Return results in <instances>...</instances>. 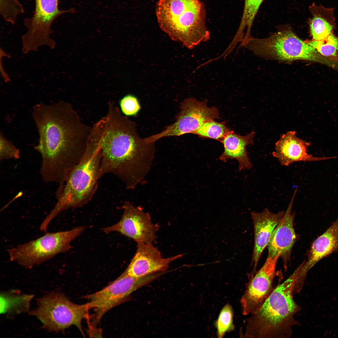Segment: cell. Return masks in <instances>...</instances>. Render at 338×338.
Masks as SVG:
<instances>
[{"label": "cell", "mask_w": 338, "mask_h": 338, "mask_svg": "<svg viewBox=\"0 0 338 338\" xmlns=\"http://www.w3.org/2000/svg\"><path fill=\"white\" fill-rule=\"evenodd\" d=\"M84 226L70 230L47 233L36 239L8 249L10 260L27 269L40 264L57 254L66 252L72 247L71 242L85 229Z\"/></svg>", "instance_id": "cell-7"}, {"label": "cell", "mask_w": 338, "mask_h": 338, "mask_svg": "<svg viewBox=\"0 0 338 338\" xmlns=\"http://www.w3.org/2000/svg\"><path fill=\"white\" fill-rule=\"evenodd\" d=\"M255 132L252 131L245 136H241L232 131L220 141L224 151L219 157L221 161L226 162L229 159H235L239 163L238 170L249 169L252 164L247 151L248 145L253 144Z\"/></svg>", "instance_id": "cell-19"}, {"label": "cell", "mask_w": 338, "mask_h": 338, "mask_svg": "<svg viewBox=\"0 0 338 338\" xmlns=\"http://www.w3.org/2000/svg\"><path fill=\"white\" fill-rule=\"evenodd\" d=\"M300 267L274 288L261 307L247 319L243 337H290L293 326L300 325L294 316L301 308L293 299L292 289Z\"/></svg>", "instance_id": "cell-3"}, {"label": "cell", "mask_w": 338, "mask_h": 338, "mask_svg": "<svg viewBox=\"0 0 338 338\" xmlns=\"http://www.w3.org/2000/svg\"><path fill=\"white\" fill-rule=\"evenodd\" d=\"M338 251V218L312 243L308 253L306 261L301 264L294 280L298 286L304 285L309 270L322 259Z\"/></svg>", "instance_id": "cell-17"}, {"label": "cell", "mask_w": 338, "mask_h": 338, "mask_svg": "<svg viewBox=\"0 0 338 338\" xmlns=\"http://www.w3.org/2000/svg\"><path fill=\"white\" fill-rule=\"evenodd\" d=\"M309 9L312 17L308 23L313 40L324 39L332 33L335 28L334 8H326L313 3Z\"/></svg>", "instance_id": "cell-20"}, {"label": "cell", "mask_w": 338, "mask_h": 338, "mask_svg": "<svg viewBox=\"0 0 338 338\" xmlns=\"http://www.w3.org/2000/svg\"><path fill=\"white\" fill-rule=\"evenodd\" d=\"M233 316L232 307L230 304H226L221 310L215 323L218 338H223L227 332L232 331L234 329Z\"/></svg>", "instance_id": "cell-24"}, {"label": "cell", "mask_w": 338, "mask_h": 338, "mask_svg": "<svg viewBox=\"0 0 338 338\" xmlns=\"http://www.w3.org/2000/svg\"><path fill=\"white\" fill-rule=\"evenodd\" d=\"M101 158L99 144L90 136L84 154L67 178L54 207L42 222L44 226L48 227L63 211L81 207L91 200L98 188Z\"/></svg>", "instance_id": "cell-5"}, {"label": "cell", "mask_w": 338, "mask_h": 338, "mask_svg": "<svg viewBox=\"0 0 338 338\" xmlns=\"http://www.w3.org/2000/svg\"><path fill=\"white\" fill-rule=\"evenodd\" d=\"M305 42L323 56L338 60V37L333 33L322 40Z\"/></svg>", "instance_id": "cell-23"}, {"label": "cell", "mask_w": 338, "mask_h": 338, "mask_svg": "<svg viewBox=\"0 0 338 338\" xmlns=\"http://www.w3.org/2000/svg\"><path fill=\"white\" fill-rule=\"evenodd\" d=\"M163 274L158 272L141 277L129 276L124 272L101 290L87 295L89 309L95 311L92 324H97L109 310L125 301L130 294L139 288L151 282Z\"/></svg>", "instance_id": "cell-10"}, {"label": "cell", "mask_w": 338, "mask_h": 338, "mask_svg": "<svg viewBox=\"0 0 338 338\" xmlns=\"http://www.w3.org/2000/svg\"><path fill=\"white\" fill-rule=\"evenodd\" d=\"M121 219L116 224L102 229L105 233L117 232L133 239L137 243H151L155 241L158 225L153 223L149 214L140 207L128 201L123 203Z\"/></svg>", "instance_id": "cell-12"}, {"label": "cell", "mask_w": 338, "mask_h": 338, "mask_svg": "<svg viewBox=\"0 0 338 338\" xmlns=\"http://www.w3.org/2000/svg\"><path fill=\"white\" fill-rule=\"evenodd\" d=\"M120 110L122 113L126 116L136 115L141 109L140 102L135 96L127 95L124 96L120 101Z\"/></svg>", "instance_id": "cell-27"}, {"label": "cell", "mask_w": 338, "mask_h": 338, "mask_svg": "<svg viewBox=\"0 0 338 338\" xmlns=\"http://www.w3.org/2000/svg\"><path fill=\"white\" fill-rule=\"evenodd\" d=\"M0 8L4 20L12 24H15L18 16L24 12L23 5L18 0H0Z\"/></svg>", "instance_id": "cell-25"}, {"label": "cell", "mask_w": 338, "mask_h": 338, "mask_svg": "<svg viewBox=\"0 0 338 338\" xmlns=\"http://www.w3.org/2000/svg\"><path fill=\"white\" fill-rule=\"evenodd\" d=\"M255 54L286 61L306 60L326 65L335 69L338 61L325 56L315 48L303 41L294 33L289 25H286L269 37L253 38L243 46Z\"/></svg>", "instance_id": "cell-6"}, {"label": "cell", "mask_w": 338, "mask_h": 338, "mask_svg": "<svg viewBox=\"0 0 338 338\" xmlns=\"http://www.w3.org/2000/svg\"><path fill=\"white\" fill-rule=\"evenodd\" d=\"M264 0H244L240 23L234 37L237 40L248 39L252 36L251 30L254 19Z\"/></svg>", "instance_id": "cell-21"}, {"label": "cell", "mask_w": 338, "mask_h": 338, "mask_svg": "<svg viewBox=\"0 0 338 338\" xmlns=\"http://www.w3.org/2000/svg\"><path fill=\"white\" fill-rule=\"evenodd\" d=\"M182 255L163 258L153 243H137L136 253L124 272L129 276L138 278L164 272L170 263Z\"/></svg>", "instance_id": "cell-14"}, {"label": "cell", "mask_w": 338, "mask_h": 338, "mask_svg": "<svg viewBox=\"0 0 338 338\" xmlns=\"http://www.w3.org/2000/svg\"><path fill=\"white\" fill-rule=\"evenodd\" d=\"M311 143L299 138L295 131H289L281 136L276 142L272 155L282 166H288L299 161L325 160L336 157H316L310 154L307 149Z\"/></svg>", "instance_id": "cell-16"}, {"label": "cell", "mask_w": 338, "mask_h": 338, "mask_svg": "<svg viewBox=\"0 0 338 338\" xmlns=\"http://www.w3.org/2000/svg\"><path fill=\"white\" fill-rule=\"evenodd\" d=\"M207 101L206 100L200 101L192 97L186 98L180 103L175 121L161 132L145 138V140L148 143H155L165 137L193 134L205 122L219 117L218 108L208 107Z\"/></svg>", "instance_id": "cell-11"}, {"label": "cell", "mask_w": 338, "mask_h": 338, "mask_svg": "<svg viewBox=\"0 0 338 338\" xmlns=\"http://www.w3.org/2000/svg\"><path fill=\"white\" fill-rule=\"evenodd\" d=\"M294 192L288 207L282 218L274 229L267 245V257H274L278 255L282 258L285 270L290 260L292 249L297 240L293 225L294 213H292L293 204L297 191Z\"/></svg>", "instance_id": "cell-15"}, {"label": "cell", "mask_w": 338, "mask_h": 338, "mask_svg": "<svg viewBox=\"0 0 338 338\" xmlns=\"http://www.w3.org/2000/svg\"><path fill=\"white\" fill-rule=\"evenodd\" d=\"M156 14L161 29L189 49L210 38L205 8L200 0H159Z\"/></svg>", "instance_id": "cell-4"}, {"label": "cell", "mask_w": 338, "mask_h": 338, "mask_svg": "<svg viewBox=\"0 0 338 338\" xmlns=\"http://www.w3.org/2000/svg\"><path fill=\"white\" fill-rule=\"evenodd\" d=\"M232 131L226 125L225 122H218L211 120L204 123L193 134L201 137L214 139L220 142Z\"/></svg>", "instance_id": "cell-22"}, {"label": "cell", "mask_w": 338, "mask_h": 338, "mask_svg": "<svg viewBox=\"0 0 338 338\" xmlns=\"http://www.w3.org/2000/svg\"><path fill=\"white\" fill-rule=\"evenodd\" d=\"M37 304V308L29 313L40 320L43 328L58 332L74 325L83 334L81 322L89 317L87 303L76 304L63 294L53 292L38 299Z\"/></svg>", "instance_id": "cell-8"}, {"label": "cell", "mask_w": 338, "mask_h": 338, "mask_svg": "<svg viewBox=\"0 0 338 338\" xmlns=\"http://www.w3.org/2000/svg\"><path fill=\"white\" fill-rule=\"evenodd\" d=\"M285 211L273 213L267 208L261 212L251 213L254 228V242L251 263L253 268L249 278L254 275L257 264L264 248L267 246L272 233L279 223Z\"/></svg>", "instance_id": "cell-18"}, {"label": "cell", "mask_w": 338, "mask_h": 338, "mask_svg": "<svg viewBox=\"0 0 338 338\" xmlns=\"http://www.w3.org/2000/svg\"><path fill=\"white\" fill-rule=\"evenodd\" d=\"M91 135L101 149L102 176L111 174L121 180L131 179L145 171L153 161L155 143H148L141 137L136 123L113 102L109 103L106 115L92 127Z\"/></svg>", "instance_id": "cell-2"}, {"label": "cell", "mask_w": 338, "mask_h": 338, "mask_svg": "<svg viewBox=\"0 0 338 338\" xmlns=\"http://www.w3.org/2000/svg\"><path fill=\"white\" fill-rule=\"evenodd\" d=\"M32 116L39 134L34 148L41 156V178L61 188L84 153L92 127L83 122L70 104L62 100L36 104Z\"/></svg>", "instance_id": "cell-1"}, {"label": "cell", "mask_w": 338, "mask_h": 338, "mask_svg": "<svg viewBox=\"0 0 338 338\" xmlns=\"http://www.w3.org/2000/svg\"><path fill=\"white\" fill-rule=\"evenodd\" d=\"M35 7L32 16L25 18L23 24L27 29L21 37L22 51L26 54L36 51L39 48L46 46L54 49L56 43L50 36L53 33L52 25L54 21L62 15L73 13L74 10L70 8L60 10L59 0H34Z\"/></svg>", "instance_id": "cell-9"}, {"label": "cell", "mask_w": 338, "mask_h": 338, "mask_svg": "<svg viewBox=\"0 0 338 338\" xmlns=\"http://www.w3.org/2000/svg\"><path fill=\"white\" fill-rule=\"evenodd\" d=\"M279 255L267 257L264 264L250 279L240 302L243 315L255 313L263 305L274 289L273 287Z\"/></svg>", "instance_id": "cell-13"}, {"label": "cell", "mask_w": 338, "mask_h": 338, "mask_svg": "<svg viewBox=\"0 0 338 338\" xmlns=\"http://www.w3.org/2000/svg\"><path fill=\"white\" fill-rule=\"evenodd\" d=\"M20 156V150L13 143L0 133V160L18 159Z\"/></svg>", "instance_id": "cell-26"}]
</instances>
